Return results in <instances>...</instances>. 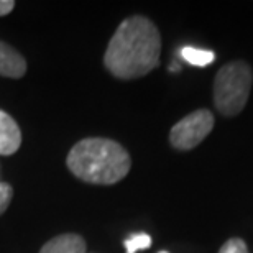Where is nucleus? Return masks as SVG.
I'll list each match as a JSON object with an SVG mask.
<instances>
[{
	"label": "nucleus",
	"instance_id": "nucleus-9",
	"mask_svg": "<svg viewBox=\"0 0 253 253\" xmlns=\"http://www.w3.org/2000/svg\"><path fill=\"white\" fill-rule=\"evenodd\" d=\"M151 247V237L148 234H135L125 242L126 253H136L138 250L150 249Z\"/></svg>",
	"mask_w": 253,
	"mask_h": 253
},
{
	"label": "nucleus",
	"instance_id": "nucleus-1",
	"mask_svg": "<svg viewBox=\"0 0 253 253\" xmlns=\"http://www.w3.org/2000/svg\"><path fill=\"white\" fill-rule=\"evenodd\" d=\"M161 37L151 20L135 15L115 30L104 54V64L115 78L136 79L160 63Z\"/></svg>",
	"mask_w": 253,
	"mask_h": 253
},
{
	"label": "nucleus",
	"instance_id": "nucleus-5",
	"mask_svg": "<svg viewBox=\"0 0 253 253\" xmlns=\"http://www.w3.org/2000/svg\"><path fill=\"white\" fill-rule=\"evenodd\" d=\"M22 145V131L7 112L0 110V155L8 156L18 151Z\"/></svg>",
	"mask_w": 253,
	"mask_h": 253
},
{
	"label": "nucleus",
	"instance_id": "nucleus-12",
	"mask_svg": "<svg viewBox=\"0 0 253 253\" xmlns=\"http://www.w3.org/2000/svg\"><path fill=\"white\" fill-rule=\"evenodd\" d=\"M13 7H15L13 0H0V17L8 15L13 10Z\"/></svg>",
	"mask_w": 253,
	"mask_h": 253
},
{
	"label": "nucleus",
	"instance_id": "nucleus-4",
	"mask_svg": "<svg viewBox=\"0 0 253 253\" xmlns=\"http://www.w3.org/2000/svg\"><path fill=\"white\" fill-rule=\"evenodd\" d=\"M214 128V115L207 109L196 110L179 120L169 131V143L176 150L188 151L196 148Z\"/></svg>",
	"mask_w": 253,
	"mask_h": 253
},
{
	"label": "nucleus",
	"instance_id": "nucleus-10",
	"mask_svg": "<svg viewBox=\"0 0 253 253\" xmlns=\"http://www.w3.org/2000/svg\"><path fill=\"white\" fill-rule=\"evenodd\" d=\"M219 253H249V249L242 239H230L222 245Z\"/></svg>",
	"mask_w": 253,
	"mask_h": 253
},
{
	"label": "nucleus",
	"instance_id": "nucleus-7",
	"mask_svg": "<svg viewBox=\"0 0 253 253\" xmlns=\"http://www.w3.org/2000/svg\"><path fill=\"white\" fill-rule=\"evenodd\" d=\"M40 253H85V240L78 234H63L46 242Z\"/></svg>",
	"mask_w": 253,
	"mask_h": 253
},
{
	"label": "nucleus",
	"instance_id": "nucleus-11",
	"mask_svg": "<svg viewBox=\"0 0 253 253\" xmlns=\"http://www.w3.org/2000/svg\"><path fill=\"white\" fill-rule=\"evenodd\" d=\"M12 197H13L12 186L8 183H0V214H3V212L7 211Z\"/></svg>",
	"mask_w": 253,
	"mask_h": 253
},
{
	"label": "nucleus",
	"instance_id": "nucleus-8",
	"mask_svg": "<svg viewBox=\"0 0 253 253\" xmlns=\"http://www.w3.org/2000/svg\"><path fill=\"white\" fill-rule=\"evenodd\" d=\"M181 56H183V59L186 63H189L192 66H199V68L209 66L211 63H214V59H215L214 51L192 48V46H184L183 49H181Z\"/></svg>",
	"mask_w": 253,
	"mask_h": 253
},
{
	"label": "nucleus",
	"instance_id": "nucleus-13",
	"mask_svg": "<svg viewBox=\"0 0 253 253\" xmlns=\"http://www.w3.org/2000/svg\"><path fill=\"white\" fill-rule=\"evenodd\" d=\"M161 253H166V252H161Z\"/></svg>",
	"mask_w": 253,
	"mask_h": 253
},
{
	"label": "nucleus",
	"instance_id": "nucleus-3",
	"mask_svg": "<svg viewBox=\"0 0 253 253\" xmlns=\"http://www.w3.org/2000/svg\"><path fill=\"white\" fill-rule=\"evenodd\" d=\"M253 74L244 61H234L219 69L214 81V102L222 115L234 117L244 110L252 89Z\"/></svg>",
	"mask_w": 253,
	"mask_h": 253
},
{
	"label": "nucleus",
	"instance_id": "nucleus-6",
	"mask_svg": "<svg viewBox=\"0 0 253 253\" xmlns=\"http://www.w3.org/2000/svg\"><path fill=\"white\" fill-rule=\"evenodd\" d=\"M27 73V61L17 49L0 42V76L12 79L23 78Z\"/></svg>",
	"mask_w": 253,
	"mask_h": 253
},
{
	"label": "nucleus",
	"instance_id": "nucleus-2",
	"mask_svg": "<svg viewBox=\"0 0 253 253\" xmlns=\"http://www.w3.org/2000/svg\"><path fill=\"white\" fill-rule=\"evenodd\" d=\"M76 178L89 184H115L130 171L128 151L109 138H84L71 148L66 160Z\"/></svg>",
	"mask_w": 253,
	"mask_h": 253
}]
</instances>
